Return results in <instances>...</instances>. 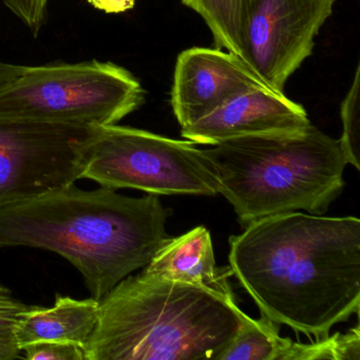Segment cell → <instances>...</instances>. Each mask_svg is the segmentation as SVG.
Here are the masks:
<instances>
[{
	"instance_id": "6da1fadb",
	"label": "cell",
	"mask_w": 360,
	"mask_h": 360,
	"mask_svg": "<svg viewBox=\"0 0 360 360\" xmlns=\"http://www.w3.org/2000/svg\"><path fill=\"white\" fill-rule=\"evenodd\" d=\"M229 266L260 313L316 340L360 309V220L285 212L229 238Z\"/></svg>"
},
{
	"instance_id": "7a4b0ae2",
	"label": "cell",
	"mask_w": 360,
	"mask_h": 360,
	"mask_svg": "<svg viewBox=\"0 0 360 360\" xmlns=\"http://www.w3.org/2000/svg\"><path fill=\"white\" fill-rule=\"evenodd\" d=\"M169 214L153 193L127 197L72 183L0 208V250L26 246L60 255L100 301L148 265L172 238L166 231Z\"/></svg>"
},
{
	"instance_id": "2e32d148",
	"label": "cell",
	"mask_w": 360,
	"mask_h": 360,
	"mask_svg": "<svg viewBox=\"0 0 360 360\" xmlns=\"http://www.w3.org/2000/svg\"><path fill=\"white\" fill-rule=\"evenodd\" d=\"M341 121L342 136L339 144L347 164L360 170L359 138H360V66L355 71L353 83L341 104Z\"/></svg>"
},
{
	"instance_id": "d6986e66",
	"label": "cell",
	"mask_w": 360,
	"mask_h": 360,
	"mask_svg": "<svg viewBox=\"0 0 360 360\" xmlns=\"http://www.w3.org/2000/svg\"><path fill=\"white\" fill-rule=\"evenodd\" d=\"M50 0H3L6 7L30 29L34 37L45 25Z\"/></svg>"
},
{
	"instance_id": "e0dca14e",
	"label": "cell",
	"mask_w": 360,
	"mask_h": 360,
	"mask_svg": "<svg viewBox=\"0 0 360 360\" xmlns=\"http://www.w3.org/2000/svg\"><path fill=\"white\" fill-rule=\"evenodd\" d=\"M29 307L15 298L10 288L0 283V360L24 358L16 340L15 330L18 320Z\"/></svg>"
},
{
	"instance_id": "9c48e42d",
	"label": "cell",
	"mask_w": 360,
	"mask_h": 360,
	"mask_svg": "<svg viewBox=\"0 0 360 360\" xmlns=\"http://www.w3.org/2000/svg\"><path fill=\"white\" fill-rule=\"evenodd\" d=\"M257 89L269 88L235 54L218 48H191L176 60L170 103L176 121L185 127Z\"/></svg>"
},
{
	"instance_id": "9a60e30c",
	"label": "cell",
	"mask_w": 360,
	"mask_h": 360,
	"mask_svg": "<svg viewBox=\"0 0 360 360\" xmlns=\"http://www.w3.org/2000/svg\"><path fill=\"white\" fill-rule=\"evenodd\" d=\"M360 360L359 324L345 334L332 336L313 343H300L288 339L281 360Z\"/></svg>"
},
{
	"instance_id": "30bf717a",
	"label": "cell",
	"mask_w": 360,
	"mask_h": 360,
	"mask_svg": "<svg viewBox=\"0 0 360 360\" xmlns=\"http://www.w3.org/2000/svg\"><path fill=\"white\" fill-rule=\"evenodd\" d=\"M311 125L302 105L285 94L257 89L231 98L220 108L181 129L193 144L217 145L255 134L301 131Z\"/></svg>"
},
{
	"instance_id": "52a82bcc",
	"label": "cell",
	"mask_w": 360,
	"mask_h": 360,
	"mask_svg": "<svg viewBox=\"0 0 360 360\" xmlns=\"http://www.w3.org/2000/svg\"><path fill=\"white\" fill-rule=\"evenodd\" d=\"M101 127L0 119V208L81 180Z\"/></svg>"
},
{
	"instance_id": "44dd1931",
	"label": "cell",
	"mask_w": 360,
	"mask_h": 360,
	"mask_svg": "<svg viewBox=\"0 0 360 360\" xmlns=\"http://www.w3.org/2000/svg\"><path fill=\"white\" fill-rule=\"evenodd\" d=\"M27 67L0 62V91L22 77Z\"/></svg>"
},
{
	"instance_id": "277c9868",
	"label": "cell",
	"mask_w": 360,
	"mask_h": 360,
	"mask_svg": "<svg viewBox=\"0 0 360 360\" xmlns=\"http://www.w3.org/2000/svg\"><path fill=\"white\" fill-rule=\"evenodd\" d=\"M202 153L243 227L298 210L324 214L345 187L347 162L339 140L313 125L231 139Z\"/></svg>"
},
{
	"instance_id": "5b68a950",
	"label": "cell",
	"mask_w": 360,
	"mask_h": 360,
	"mask_svg": "<svg viewBox=\"0 0 360 360\" xmlns=\"http://www.w3.org/2000/svg\"><path fill=\"white\" fill-rule=\"evenodd\" d=\"M144 102L139 79L115 63L27 67L0 91V119L103 127L119 123Z\"/></svg>"
},
{
	"instance_id": "7c38bea8",
	"label": "cell",
	"mask_w": 360,
	"mask_h": 360,
	"mask_svg": "<svg viewBox=\"0 0 360 360\" xmlns=\"http://www.w3.org/2000/svg\"><path fill=\"white\" fill-rule=\"evenodd\" d=\"M100 315V301L56 294L53 307H29L16 326L18 347L39 342L75 343L85 349Z\"/></svg>"
},
{
	"instance_id": "4fadbf2b",
	"label": "cell",
	"mask_w": 360,
	"mask_h": 360,
	"mask_svg": "<svg viewBox=\"0 0 360 360\" xmlns=\"http://www.w3.org/2000/svg\"><path fill=\"white\" fill-rule=\"evenodd\" d=\"M183 5L201 16L218 49L240 58V44L248 12L255 0H181ZM241 60V58H240Z\"/></svg>"
},
{
	"instance_id": "5bb4252c",
	"label": "cell",
	"mask_w": 360,
	"mask_h": 360,
	"mask_svg": "<svg viewBox=\"0 0 360 360\" xmlns=\"http://www.w3.org/2000/svg\"><path fill=\"white\" fill-rule=\"evenodd\" d=\"M280 337V324L263 314L259 319L248 316L218 360H275Z\"/></svg>"
},
{
	"instance_id": "8992f818",
	"label": "cell",
	"mask_w": 360,
	"mask_h": 360,
	"mask_svg": "<svg viewBox=\"0 0 360 360\" xmlns=\"http://www.w3.org/2000/svg\"><path fill=\"white\" fill-rule=\"evenodd\" d=\"M82 179L115 191L132 188L158 195L219 193L202 149L191 141L117 124L101 127Z\"/></svg>"
},
{
	"instance_id": "8fae6325",
	"label": "cell",
	"mask_w": 360,
	"mask_h": 360,
	"mask_svg": "<svg viewBox=\"0 0 360 360\" xmlns=\"http://www.w3.org/2000/svg\"><path fill=\"white\" fill-rule=\"evenodd\" d=\"M142 273L157 279L195 286L231 304H238L229 281L233 271L231 266L217 265L212 236L204 226L195 227L180 237L170 238Z\"/></svg>"
},
{
	"instance_id": "ac0fdd59",
	"label": "cell",
	"mask_w": 360,
	"mask_h": 360,
	"mask_svg": "<svg viewBox=\"0 0 360 360\" xmlns=\"http://www.w3.org/2000/svg\"><path fill=\"white\" fill-rule=\"evenodd\" d=\"M28 360H86L85 349L75 343L39 342L22 349Z\"/></svg>"
},
{
	"instance_id": "ffe728a7",
	"label": "cell",
	"mask_w": 360,
	"mask_h": 360,
	"mask_svg": "<svg viewBox=\"0 0 360 360\" xmlns=\"http://www.w3.org/2000/svg\"><path fill=\"white\" fill-rule=\"evenodd\" d=\"M88 3L108 14H119L132 10L136 6V0H87Z\"/></svg>"
},
{
	"instance_id": "ba28073f",
	"label": "cell",
	"mask_w": 360,
	"mask_h": 360,
	"mask_svg": "<svg viewBox=\"0 0 360 360\" xmlns=\"http://www.w3.org/2000/svg\"><path fill=\"white\" fill-rule=\"evenodd\" d=\"M337 0H255L240 44L242 62L276 94L313 53Z\"/></svg>"
},
{
	"instance_id": "3957f363",
	"label": "cell",
	"mask_w": 360,
	"mask_h": 360,
	"mask_svg": "<svg viewBox=\"0 0 360 360\" xmlns=\"http://www.w3.org/2000/svg\"><path fill=\"white\" fill-rule=\"evenodd\" d=\"M246 317L207 290L141 271L101 299L86 360H218Z\"/></svg>"
}]
</instances>
